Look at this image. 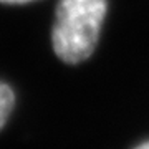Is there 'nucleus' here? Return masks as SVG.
Instances as JSON below:
<instances>
[{
	"instance_id": "1",
	"label": "nucleus",
	"mask_w": 149,
	"mask_h": 149,
	"mask_svg": "<svg viewBox=\"0 0 149 149\" xmlns=\"http://www.w3.org/2000/svg\"><path fill=\"white\" fill-rule=\"evenodd\" d=\"M106 10L108 0H60L52 30V43L53 52L61 61L78 65L93 55Z\"/></svg>"
},
{
	"instance_id": "2",
	"label": "nucleus",
	"mask_w": 149,
	"mask_h": 149,
	"mask_svg": "<svg viewBox=\"0 0 149 149\" xmlns=\"http://www.w3.org/2000/svg\"><path fill=\"white\" fill-rule=\"evenodd\" d=\"M13 106H15V93L7 83L0 81V129L8 121Z\"/></svg>"
},
{
	"instance_id": "3",
	"label": "nucleus",
	"mask_w": 149,
	"mask_h": 149,
	"mask_svg": "<svg viewBox=\"0 0 149 149\" xmlns=\"http://www.w3.org/2000/svg\"><path fill=\"white\" fill-rule=\"evenodd\" d=\"M2 3H23V2H30V0H0Z\"/></svg>"
},
{
	"instance_id": "4",
	"label": "nucleus",
	"mask_w": 149,
	"mask_h": 149,
	"mask_svg": "<svg viewBox=\"0 0 149 149\" xmlns=\"http://www.w3.org/2000/svg\"><path fill=\"white\" fill-rule=\"evenodd\" d=\"M136 149H149V141H148V143H143V144H139V146H138Z\"/></svg>"
}]
</instances>
